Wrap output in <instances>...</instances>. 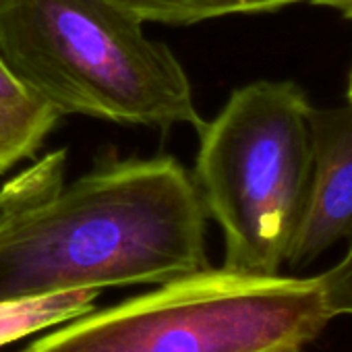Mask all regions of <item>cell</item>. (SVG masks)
Wrapping results in <instances>:
<instances>
[{
	"label": "cell",
	"instance_id": "obj_1",
	"mask_svg": "<svg viewBox=\"0 0 352 352\" xmlns=\"http://www.w3.org/2000/svg\"><path fill=\"white\" fill-rule=\"evenodd\" d=\"M65 164L58 149L0 189V302L210 267L208 214L176 157H108L71 183Z\"/></svg>",
	"mask_w": 352,
	"mask_h": 352
},
{
	"label": "cell",
	"instance_id": "obj_2",
	"mask_svg": "<svg viewBox=\"0 0 352 352\" xmlns=\"http://www.w3.org/2000/svg\"><path fill=\"white\" fill-rule=\"evenodd\" d=\"M0 60L60 116L197 131L206 122L183 63L116 0H0Z\"/></svg>",
	"mask_w": 352,
	"mask_h": 352
},
{
	"label": "cell",
	"instance_id": "obj_3",
	"mask_svg": "<svg viewBox=\"0 0 352 352\" xmlns=\"http://www.w3.org/2000/svg\"><path fill=\"white\" fill-rule=\"evenodd\" d=\"M331 319L319 276L210 265L60 323L21 352H272L302 348Z\"/></svg>",
	"mask_w": 352,
	"mask_h": 352
},
{
	"label": "cell",
	"instance_id": "obj_4",
	"mask_svg": "<svg viewBox=\"0 0 352 352\" xmlns=\"http://www.w3.org/2000/svg\"><path fill=\"white\" fill-rule=\"evenodd\" d=\"M313 104L294 81H253L199 129L193 179L224 236L222 267L276 276L311 179Z\"/></svg>",
	"mask_w": 352,
	"mask_h": 352
},
{
	"label": "cell",
	"instance_id": "obj_5",
	"mask_svg": "<svg viewBox=\"0 0 352 352\" xmlns=\"http://www.w3.org/2000/svg\"><path fill=\"white\" fill-rule=\"evenodd\" d=\"M311 179L286 265L313 263L352 234V106L311 108Z\"/></svg>",
	"mask_w": 352,
	"mask_h": 352
},
{
	"label": "cell",
	"instance_id": "obj_6",
	"mask_svg": "<svg viewBox=\"0 0 352 352\" xmlns=\"http://www.w3.org/2000/svg\"><path fill=\"white\" fill-rule=\"evenodd\" d=\"M102 290H73L40 298L0 302V346L67 323L96 309Z\"/></svg>",
	"mask_w": 352,
	"mask_h": 352
},
{
	"label": "cell",
	"instance_id": "obj_7",
	"mask_svg": "<svg viewBox=\"0 0 352 352\" xmlns=\"http://www.w3.org/2000/svg\"><path fill=\"white\" fill-rule=\"evenodd\" d=\"M143 23L191 25L228 15L272 13L309 0H116Z\"/></svg>",
	"mask_w": 352,
	"mask_h": 352
},
{
	"label": "cell",
	"instance_id": "obj_8",
	"mask_svg": "<svg viewBox=\"0 0 352 352\" xmlns=\"http://www.w3.org/2000/svg\"><path fill=\"white\" fill-rule=\"evenodd\" d=\"M58 118L60 114L38 98L0 102V174L34 155Z\"/></svg>",
	"mask_w": 352,
	"mask_h": 352
},
{
	"label": "cell",
	"instance_id": "obj_9",
	"mask_svg": "<svg viewBox=\"0 0 352 352\" xmlns=\"http://www.w3.org/2000/svg\"><path fill=\"white\" fill-rule=\"evenodd\" d=\"M319 280L329 315L352 317V234L348 239V249L344 257L327 272L319 274Z\"/></svg>",
	"mask_w": 352,
	"mask_h": 352
},
{
	"label": "cell",
	"instance_id": "obj_10",
	"mask_svg": "<svg viewBox=\"0 0 352 352\" xmlns=\"http://www.w3.org/2000/svg\"><path fill=\"white\" fill-rule=\"evenodd\" d=\"M34 98L7 69V65L0 60V102H21Z\"/></svg>",
	"mask_w": 352,
	"mask_h": 352
},
{
	"label": "cell",
	"instance_id": "obj_11",
	"mask_svg": "<svg viewBox=\"0 0 352 352\" xmlns=\"http://www.w3.org/2000/svg\"><path fill=\"white\" fill-rule=\"evenodd\" d=\"M309 5L333 9L336 13H340L342 17L352 21V0H309Z\"/></svg>",
	"mask_w": 352,
	"mask_h": 352
},
{
	"label": "cell",
	"instance_id": "obj_12",
	"mask_svg": "<svg viewBox=\"0 0 352 352\" xmlns=\"http://www.w3.org/2000/svg\"><path fill=\"white\" fill-rule=\"evenodd\" d=\"M348 104L352 106V71H350V79H348Z\"/></svg>",
	"mask_w": 352,
	"mask_h": 352
},
{
	"label": "cell",
	"instance_id": "obj_13",
	"mask_svg": "<svg viewBox=\"0 0 352 352\" xmlns=\"http://www.w3.org/2000/svg\"><path fill=\"white\" fill-rule=\"evenodd\" d=\"M272 352H302V348H280V350H272Z\"/></svg>",
	"mask_w": 352,
	"mask_h": 352
}]
</instances>
